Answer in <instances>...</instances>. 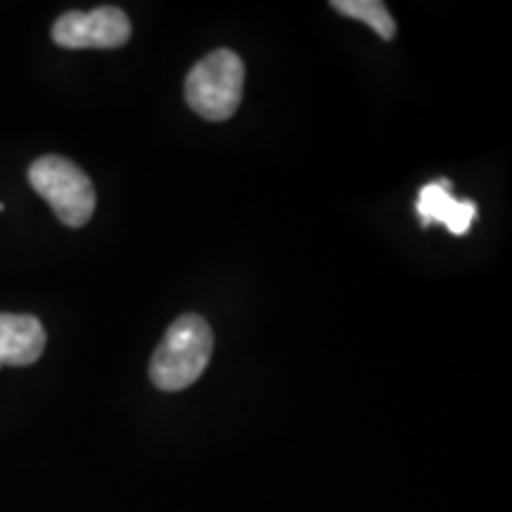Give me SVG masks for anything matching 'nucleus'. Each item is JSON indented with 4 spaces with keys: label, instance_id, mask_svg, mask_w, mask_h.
<instances>
[{
    "label": "nucleus",
    "instance_id": "nucleus-6",
    "mask_svg": "<svg viewBox=\"0 0 512 512\" xmlns=\"http://www.w3.org/2000/svg\"><path fill=\"white\" fill-rule=\"evenodd\" d=\"M418 214L422 219V226L441 223L453 235H465L470 230L472 221H475L477 204L453 197L451 181L441 178V181H434L420 190Z\"/></svg>",
    "mask_w": 512,
    "mask_h": 512
},
{
    "label": "nucleus",
    "instance_id": "nucleus-4",
    "mask_svg": "<svg viewBox=\"0 0 512 512\" xmlns=\"http://www.w3.org/2000/svg\"><path fill=\"white\" fill-rule=\"evenodd\" d=\"M131 38V19L124 10L102 5L91 12H67L55 22L53 41L69 50L121 48Z\"/></svg>",
    "mask_w": 512,
    "mask_h": 512
},
{
    "label": "nucleus",
    "instance_id": "nucleus-3",
    "mask_svg": "<svg viewBox=\"0 0 512 512\" xmlns=\"http://www.w3.org/2000/svg\"><path fill=\"white\" fill-rule=\"evenodd\" d=\"M29 183L46 200L64 226L81 228L95 211V188L83 171L69 159L48 155L29 169Z\"/></svg>",
    "mask_w": 512,
    "mask_h": 512
},
{
    "label": "nucleus",
    "instance_id": "nucleus-5",
    "mask_svg": "<svg viewBox=\"0 0 512 512\" xmlns=\"http://www.w3.org/2000/svg\"><path fill=\"white\" fill-rule=\"evenodd\" d=\"M46 349V330L29 313H0V368L31 366Z\"/></svg>",
    "mask_w": 512,
    "mask_h": 512
},
{
    "label": "nucleus",
    "instance_id": "nucleus-7",
    "mask_svg": "<svg viewBox=\"0 0 512 512\" xmlns=\"http://www.w3.org/2000/svg\"><path fill=\"white\" fill-rule=\"evenodd\" d=\"M332 10H337L339 15L354 17L358 22H366L384 41H392L396 36L394 17L380 0H332Z\"/></svg>",
    "mask_w": 512,
    "mask_h": 512
},
{
    "label": "nucleus",
    "instance_id": "nucleus-1",
    "mask_svg": "<svg viewBox=\"0 0 512 512\" xmlns=\"http://www.w3.org/2000/svg\"><path fill=\"white\" fill-rule=\"evenodd\" d=\"M214 351V332L197 313L176 318L155 349L150 377L162 392H181L207 370Z\"/></svg>",
    "mask_w": 512,
    "mask_h": 512
},
{
    "label": "nucleus",
    "instance_id": "nucleus-2",
    "mask_svg": "<svg viewBox=\"0 0 512 512\" xmlns=\"http://www.w3.org/2000/svg\"><path fill=\"white\" fill-rule=\"evenodd\" d=\"M245 86V64L233 50L219 48L190 69L185 100L207 121H226L238 112Z\"/></svg>",
    "mask_w": 512,
    "mask_h": 512
}]
</instances>
